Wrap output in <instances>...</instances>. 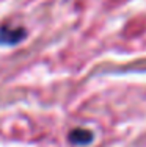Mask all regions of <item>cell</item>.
Here are the masks:
<instances>
[{
    "mask_svg": "<svg viewBox=\"0 0 146 147\" xmlns=\"http://www.w3.org/2000/svg\"><path fill=\"white\" fill-rule=\"evenodd\" d=\"M27 31L24 28H14V27L5 25L0 28V44L2 45H16L17 42L25 38Z\"/></svg>",
    "mask_w": 146,
    "mask_h": 147,
    "instance_id": "cell-1",
    "label": "cell"
},
{
    "mask_svg": "<svg viewBox=\"0 0 146 147\" xmlns=\"http://www.w3.org/2000/svg\"><path fill=\"white\" fill-rule=\"evenodd\" d=\"M68 138L69 142H72L74 146H88L93 142L94 135H93V131L86 130V128H74L72 131H69Z\"/></svg>",
    "mask_w": 146,
    "mask_h": 147,
    "instance_id": "cell-2",
    "label": "cell"
}]
</instances>
